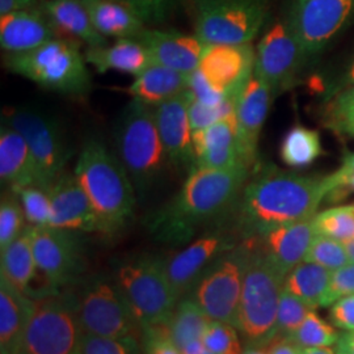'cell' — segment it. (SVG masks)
<instances>
[{"label":"cell","mask_w":354,"mask_h":354,"mask_svg":"<svg viewBox=\"0 0 354 354\" xmlns=\"http://www.w3.org/2000/svg\"><path fill=\"white\" fill-rule=\"evenodd\" d=\"M269 354H304V348L289 339H277L269 345Z\"/></svg>","instance_id":"52"},{"label":"cell","mask_w":354,"mask_h":354,"mask_svg":"<svg viewBox=\"0 0 354 354\" xmlns=\"http://www.w3.org/2000/svg\"><path fill=\"white\" fill-rule=\"evenodd\" d=\"M24 210L12 190L3 193L0 203V251L10 245L24 230Z\"/></svg>","instance_id":"38"},{"label":"cell","mask_w":354,"mask_h":354,"mask_svg":"<svg viewBox=\"0 0 354 354\" xmlns=\"http://www.w3.org/2000/svg\"><path fill=\"white\" fill-rule=\"evenodd\" d=\"M268 15V0H196V36L205 45L251 44Z\"/></svg>","instance_id":"9"},{"label":"cell","mask_w":354,"mask_h":354,"mask_svg":"<svg viewBox=\"0 0 354 354\" xmlns=\"http://www.w3.org/2000/svg\"><path fill=\"white\" fill-rule=\"evenodd\" d=\"M329 121L336 130L354 138V86L342 88L330 102Z\"/></svg>","instance_id":"44"},{"label":"cell","mask_w":354,"mask_h":354,"mask_svg":"<svg viewBox=\"0 0 354 354\" xmlns=\"http://www.w3.org/2000/svg\"><path fill=\"white\" fill-rule=\"evenodd\" d=\"M12 192L16 193L21 203L29 226L45 227L50 225L51 200L49 190L38 185H28Z\"/></svg>","instance_id":"37"},{"label":"cell","mask_w":354,"mask_h":354,"mask_svg":"<svg viewBox=\"0 0 354 354\" xmlns=\"http://www.w3.org/2000/svg\"><path fill=\"white\" fill-rule=\"evenodd\" d=\"M304 261L324 266L330 272H335L351 263L344 243L317 234L307 251Z\"/></svg>","instance_id":"40"},{"label":"cell","mask_w":354,"mask_h":354,"mask_svg":"<svg viewBox=\"0 0 354 354\" xmlns=\"http://www.w3.org/2000/svg\"><path fill=\"white\" fill-rule=\"evenodd\" d=\"M150 53L152 62L184 74L193 73L201 61L205 44L196 35L146 28L137 37Z\"/></svg>","instance_id":"21"},{"label":"cell","mask_w":354,"mask_h":354,"mask_svg":"<svg viewBox=\"0 0 354 354\" xmlns=\"http://www.w3.org/2000/svg\"><path fill=\"white\" fill-rule=\"evenodd\" d=\"M273 96L270 87L253 73L236 99L238 146L243 165L250 168L256 160L259 138Z\"/></svg>","instance_id":"19"},{"label":"cell","mask_w":354,"mask_h":354,"mask_svg":"<svg viewBox=\"0 0 354 354\" xmlns=\"http://www.w3.org/2000/svg\"><path fill=\"white\" fill-rule=\"evenodd\" d=\"M250 167L209 169L194 167L176 194L150 216L149 230L156 241H189L197 228L222 214L241 194Z\"/></svg>","instance_id":"1"},{"label":"cell","mask_w":354,"mask_h":354,"mask_svg":"<svg viewBox=\"0 0 354 354\" xmlns=\"http://www.w3.org/2000/svg\"><path fill=\"white\" fill-rule=\"evenodd\" d=\"M142 342L145 354H181L169 340L165 326H158L142 330Z\"/></svg>","instance_id":"49"},{"label":"cell","mask_w":354,"mask_h":354,"mask_svg":"<svg viewBox=\"0 0 354 354\" xmlns=\"http://www.w3.org/2000/svg\"><path fill=\"white\" fill-rule=\"evenodd\" d=\"M228 250L227 236L222 232H207L165 260L167 277L178 299L189 294L203 272Z\"/></svg>","instance_id":"18"},{"label":"cell","mask_w":354,"mask_h":354,"mask_svg":"<svg viewBox=\"0 0 354 354\" xmlns=\"http://www.w3.org/2000/svg\"><path fill=\"white\" fill-rule=\"evenodd\" d=\"M345 248H346V252H348V256H349L351 263H353L354 264V239L353 241L345 243Z\"/></svg>","instance_id":"58"},{"label":"cell","mask_w":354,"mask_h":354,"mask_svg":"<svg viewBox=\"0 0 354 354\" xmlns=\"http://www.w3.org/2000/svg\"><path fill=\"white\" fill-rule=\"evenodd\" d=\"M140 16L145 24H160L175 12L178 0H121Z\"/></svg>","instance_id":"45"},{"label":"cell","mask_w":354,"mask_h":354,"mask_svg":"<svg viewBox=\"0 0 354 354\" xmlns=\"http://www.w3.org/2000/svg\"><path fill=\"white\" fill-rule=\"evenodd\" d=\"M73 174L88 197L99 234L114 236L133 221L137 192L117 153L97 138L82 146Z\"/></svg>","instance_id":"3"},{"label":"cell","mask_w":354,"mask_h":354,"mask_svg":"<svg viewBox=\"0 0 354 354\" xmlns=\"http://www.w3.org/2000/svg\"><path fill=\"white\" fill-rule=\"evenodd\" d=\"M236 99H227L218 105H207L196 100L189 93V122L192 131L197 133L206 127H212L218 121L235 113Z\"/></svg>","instance_id":"41"},{"label":"cell","mask_w":354,"mask_h":354,"mask_svg":"<svg viewBox=\"0 0 354 354\" xmlns=\"http://www.w3.org/2000/svg\"><path fill=\"white\" fill-rule=\"evenodd\" d=\"M354 294V264L349 263L348 266L332 272L329 282L328 294L326 298V306H332L340 298L353 295Z\"/></svg>","instance_id":"47"},{"label":"cell","mask_w":354,"mask_h":354,"mask_svg":"<svg viewBox=\"0 0 354 354\" xmlns=\"http://www.w3.org/2000/svg\"><path fill=\"white\" fill-rule=\"evenodd\" d=\"M329 317L335 327L342 330H354V294L340 298L332 304Z\"/></svg>","instance_id":"50"},{"label":"cell","mask_w":354,"mask_h":354,"mask_svg":"<svg viewBox=\"0 0 354 354\" xmlns=\"http://www.w3.org/2000/svg\"><path fill=\"white\" fill-rule=\"evenodd\" d=\"M328 193L327 177L304 176L266 165L241 190V227L250 235L263 236L313 218Z\"/></svg>","instance_id":"2"},{"label":"cell","mask_w":354,"mask_h":354,"mask_svg":"<svg viewBox=\"0 0 354 354\" xmlns=\"http://www.w3.org/2000/svg\"><path fill=\"white\" fill-rule=\"evenodd\" d=\"M188 105L189 91H185L152 109L169 165L189 172L194 167V146Z\"/></svg>","instance_id":"17"},{"label":"cell","mask_w":354,"mask_h":354,"mask_svg":"<svg viewBox=\"0 0 354 354\" xmlns=\"http://www.w3.org/2000/svg\"><path fill=\"white\" fill-rule=\"evenodd\" d=\"M84 332L74 292H53L35 299L17 354H79Z\"/></svg>","instance_id":"8"},{"label":"cell","mask_w":354,"mask_h":354,"mask_svg":"<svg viewBox=\"0 0 354 354\" xmlns=\"http://www.w3.org/2000/svg\"><path fill=\"white\" fill-rule=\"evenodd\" d=\"M59 37L41 7L0 15V46L7 54L35 50Z\"/></svg>","instance_id":"23"},{"label":"cell","mask_w":354,"mask_h":354,"mask_svg":"<svg viewBox=\"0 0 354 354\" xmlns=\"http://www.w3.org/2000/svg\"><path fill=\"white\" fill-rule=\"evenodd\" d=\"M117 155L127 169L138 200H143L163 178L169 165L152 106L131 100L114 129Z\"/></svg>","instance_id":"4"},{"label":"cell","mask_w":354,"mask_h":354,"mask_svg":"<svg viewBox=\"0 0 354 354\" xmlns=\"http://www.w3.org/2000/svg\"><path fill=\"white\" fill-rule=\"evenodd\" d=\"M329 193L327 201H340L349 193H354V152L346 153L342 165L327 176Z\"/></svg>","instance_id":"46"},{"label":"cell","mask_w":354,"mask_h":354,"mask_svg":"<svg viewBox=\"0 0 354 354\" xmlns=\"http://www.w3.org/2000/svg\"><path fill=\"white\" fill-rule=\"evenodd\" d=\"M304 354H337L329 346H320V348H307L304 349Z\"/></svg>","instance_id":"56"},{"label":"cell","mask_w":354,"mask_h":354,"mask_svg":"<svg viewBox=\"0 0 354 354\" xmlns=\"http://www.w3.org/2000/svg\"><path fill=\"white\" fill-rule=\"evenodd\" d=\"M33 252L38 274L51 292L79 279L84 269L79 232L59 228L33 227Z\"/></svg>","instance_id":"14"},{"label":"cell","mask_w":354,"mask_h":354,"mask_svg":"<svg viewBox=\"0 0 354 354\" xmlns=\"http://www.w3.org/2000/svg\"><path fill=\"white\" fill-rule=\"evenodd\" d=\"M332 272L315 263L304 261L285 279L283 289L289 291L313 310L324 307Z\"/></svg>","instance_id":"33"},{"label":"cell","mask_w":354,"mask_h":354,"mask_svg":"<svg viewBox=\"0 0 354 354\" xmlns=\"http://www.w3.org/2000/svg\"><path fill=\"white\" fill-rule=\"evenodd\" d=\"M113 279L142 330L165 326L178 297L167 277L163 259L142 254L124 260L115 266Z\"/></svg>","instance_id":"7"},{"label":"cell","mask_w":354,"mask_h":354,"mask_svg":"<svg viewBox=\"0 0 354 354\" xmlns=\"http://www.w3.org/2000/svg\"><path fill=\"white\" fill-rule=\"evenodd\" d=\"M41 8L59 37L82 41L88 48L108 44V38L95 29L83 0H42Z\"/></svg>","instance_id":"26"},{"label":"cell","mask_w":354,"mask_h":354,"mask_svg":"<svg viewBox=\"0 0 354 354\" xmlns=\"http://www.w3.org/2000/svg\"><path fill=\"white\" fill-rule=\"evenodd\" d=\"M180 352H181V354H214L203 345L201 340L190 342L185 348H183Z\"/></svg>","instance_id":"54"},{"label":"cell","mask_w":354,"mask_h":354,"mask_svg":"<svg viewBox=\"0 0 354 354\" xmlns=\"http://www.w3.org/2000/svg\"><path fill=\"white\" fill-rule=\"evenodd\" d=\"M335 352L337 354H354V330H345L335 344Z\"/></svg>","instance_id":"53"},{"label":"cell","mask_w":354,"mask_h":354,"mask_svg":"<svg viewBox=\"0 0 354 354\" xmlns=\"http://www.w3.org/2000/svg\"><path fill=\"white\" fill-rule=\"evenodd\" d=\"M192 97L196 100L207 104V105H218L221 102L227 100V99H234V97H227L222 92L216 89L207 82V79L203 75V73L196 68L193 73L189 74V86H188Z\"/></svg>","instance_id":"48"},{"label":"cell","mask_w":354,"mask_h":354,"mask_svg":"<svg viewBox=\"0 0 354 354\" xmlns=\"http://www.w3.org/2000/svg\"><path fill=\"white\" fill-rule=\"evenodd\" d=\"M322 153V140L317 130L295 125L288 130L279 146V158L291 168L313 165Z\"/></svg>","instance_id":"34"},{"label":"cell","mask_w":354,"mask_h":354,"mask_svg":"<svg viewBox=\"0 0 354 354\" xmlns=\"http://www.w3.org/2000/svg\"><path fill=\"white\" fill-rule=\"evenodd\" d=\"M243 354H269V351L260 346H247L245 351H243Z\"/></svg>","instance_id":"57"},{"label":"cell","mask_w":354,"mask_h":354,"mask_svg":"<svg viewBox=\"0 0 354 354\" xmlns=\"http://www.w3.org/2000/svg\"><path fill=\"white\" fill-rule=\"evenodd\" d=\"M317 235L348 243L354 239V203L330 207L314 215Z\"/></svg>","instance_id":"35"},{"label":"cell","mask_w":354,"mask_h":354,"mask_svg":"<svg viewBox=\"0 0 354 354\" xmlns=\"http://www.w3.org/2000/svg\"><path fill=\"white\" fill-rule=\"evenodd\" d=\"M354 15V0H297L290 20L306 58L323 50Z\"/></svg>","instance_id":"15"},{"label":"cell","mask_w":354,"mask_h":354,"mask_svg":"<svg viewBox=\"0 0 354 354\" xmlns=\"http://www.w3.org/2000/svg\"><path fill=\"white\" fill-rule=\"evenodd\" d=\"M95 29L105 38H137L147 28L121 0H83Z\"/></svg>","instance_id":"30"},{"label":"cell","mask_w":354,"mask_h":354,"mask_svg":"<svg viewBox=\"0 0 354 354\" xmlns=\"http://www.w3.org/2000/svg\"><path fill=\"white\" fill-rule=\"evenodd\" d=\"M340 337V333L329 326L326 320L311 310L299 328L294 332L289 340L298 344L304 349L307 348H320V346H332Z\"/></svg>","instance_id":"36"},{"label":"cell","mask_w":354,"mask_h":354,"mask_svg":"<svg viewBox=\"0 0 354 354\" xmlns=\"http://www.w3.org/2000/svg\"><path fill=\"white\" fill-rule=\"evenodd\" d=\"M50 227L74 232H99V222L86 192L74 174L64 172L50 189Z\"/></svg>","instance_id":"20"},{"label":"cell","mask_w":354,"mask_h":354,"mask_svg":"<svg viewBox=\"0 0 354 354\" xmlns=\"http://www.w3.org/2000/svg\"><path fill=\"white\" fill-rule=\"evenodd\" d=\"M306 59L289 16L276 20L259 41L253 73L277 95L294 83Z\"/></svg>","instance_id":"13"},{"label":"cell","mask_w":354,"mask_h":354,"mask_svg":"<svg viewBox=\"0 0 354 354\" xmlns=\"http://www.w3.org/2000/svg\"><path fill=\"white\" fill-rule=\"evenodd\" d=\"M313 308L289 291H282L279 298L277 322H276V340L290 339L294 332L304 323V317Z\"/></svg>","instance_id":"39"},{"label":"cell","mask_w":354,"mask_h":354,"mask_svg":"<svg viewBox=\"0 0 354 354\" xmlns=\"http://www.w3.org/2000/svg\"><path fill=\"white\" fill-rule=\"evenodd\" d=\"M354 86V61L352 64L348 67L345 76L342 79V87L346 88V87H352Z\"/></svg>","instance_id":"55"},{"label":"cell","mask_w":354,"mask_h":354,"mask_svg":"<svg viewBox=\"0 0 354 354\" xmlns=\"http://www.w3.org/2000/svg\"><path fill=\"white\" fill-rule=\"evenodd\" d=\"M79 354H142L138 337H104L86 335Z\"/></svg>","instance_id":"42"},{"label":"cell","mask_w":354,"mask_h":354,"mask_svg":"<svg viewBox=\"0 0 354 354\" xmlns=\"http://www.w3.org/2000/svg\"><path fill=\"white\" fill-rule=\"evenodd\" d=\"M84 57L100 74L117 71L137 76L153 64L150 53L137 38H118L113 44L87 48Z\"/></svg>","instance_id":"27"},{"label":"cell","mask_w":354,"mask_h":354,"mask_svg":"<svg viewBox=\"0 0 354 354\" xmlns=\"http://www.w3.org/2000/svg\"><path fill=\"white\" fill-rule=\"evenodd\" d=\"M251 253V245L245 244L221 254L190 290V297L212 320L236 328L243 279Z\"/></svg>","instance_id":"10"},{"label":"cell","mask_w":354,"mask_h":354,"mask_svg":"<svg viewBox=\"0 0 354 354\" xmlns=\"http://www.w3.org/2000/svg\"><path fill=\"white\" fill-rule=\"evenodd\" d=\"M256 51L245 45H206L198 70L216 91L238 99L254 71Z\"/></svg>","instance_id":"16"},{"label":"cell","mask_w":354,"mask_h":354,"mask_svg":"<svg viewBox=\"0 0 354 354\" xmlns=\"http://www.w3.org/2000/svg\"><path fill=\"white\" fill-rule=\"evenodd\" d=\"M212 323V319L205 314L200 304L189 294L178 299L172 315L165 324L169 340L178 351L188 344L203 340V333Z\"/></svg>","instance_id":"32"},{"label":"cell","mask_w":354,"mask_h":354,"mask_svg":"<svg viewBox=\"0 0 354 354\" xmlns=\"http://www.w3.org/2000/svg\"><path fill=\"white\" fill-rule=\"evenodd\" d=\"M35 299L0 277V354H17Z\"/></svg>","instance_id":"28"},{"label":"cell","mask_w":354,"mask_h":354,"mask_svg":"<svg viewBox=\"0 0 354 354\" xmlns=\"http://www.w3.org/2000/svg\"><path fill=\"white\" fill-rule=\"evenodd\" d=\"M4 124L24 137L37 167L38 184L50 189L66 172L71 155L59 122L37 111L17 108L6 114Z\"/></svg>","instance_id":"12"},{"label":"cell","mask_w":354,"mask_h":354,"mask_svg":"<svg viewBox=\"0 0 354 354\" xmlns=\"http://www.w3.org/2000/svg\"><path fill=\"white\" fill-rule=\"evenodd\" d=\"M286 276L260 251H253L243 279L238 326L247 346L266 348L276 340L279 298Z\"/></svg>","instance_id":"6"},{"label":"cell","mask_w":354,"mask_h":354,"mask_svg":"<svg viewBox=\"0 0 354 354\" xmlns=\"http://www.w3.org/2000/svg\"><path fill=\"white\" fill-rule=\"evenodd\" d=\"M193 146L194 167L230 169L244 165L238 146L236 111L214 125L193 133Z\"/></svg>","instance_id":"22"},{"label":"cell","mask_w":354,"mask_h":354,"mask_svg":"<svg viewBox=\"0 0 354 354\" xmlns=\"http://www.w3.org/2000/svg\"><path fill=\"white\" fill-rule=\"evenodd\" d=\"M0 270L1 279L30 297V286L38 273L33 252L32 226H26L10 245L0 251Z\"/></svg>","instance_id":"31"},{"label":"cell","mask_w":354,"mask_h":354,"mask_svg":"<svg viewBox=\"0 0 354 354\" xmlns=\"http://www.w3.org/2000/svg\"><path fill=\"white\" fill-rule=\"evenodd\" d=\"M201 342L214 354H243L235 327L227 323L212 320Z\"/></svg>","instance_id":"43"},{"label":"cell","mask_w":354,"mask_h":354,"mask_svg":"<svg viewBox=\"0 0 354 354\" xmlns=\"http://www.w3.org/2000/svg\"><path fill=\"white\" fill-rule=\"evenodd\" d=\"M0 180L8 190L39 187L37 167L26 140L7 124H3L0 130Z\"/></svg>","instance_id":"25"},{"label":"cell","mask_w":354,"mask_h":354,"mask_svg":"<svg viewBox=\"0 0 354 354\" xmlns=\"http://www.w3.org/2000/svg\"><path fill=\"white\" fill-rule=\"evenodd\" d=\"M4 64L41 88L67 96H84L92 87L86 57L70 38H53L35 50L7 54Z\"/></svg>","instance_id":"5"},{"label":"cell","mask_w":354,"mask_h":354,"mask_svg":"<svg viewBox=\"0 0 354 354\" xmlns=\"http://www.w3.org/2000/svg\"><path fill=\"white\" fill-rule=\"evenodd\" d=\"M75 297L77 317L86 335L140 337V324L113 277L105 274L91 277Z\"/></svg>","instance_id":"11"},{"label":"cell","mask_w":354,"mask_h":354,"mask_svg":"<svg viewBox=\"0 0 354 354\" xmlns=\"http://www.w3.org/2000/svg\"><path fill=\"white\" fill-rule=\"evenodd\" d=\"M134 77V82L127 87V93L131 99L149 106H156L184 93L189 86V74L156 64L149 66Z\"/></svg>","instance_id":"29"},{"label":"cell","mask_w":354,"mask_h":354,"mask_svg":"<svg viewBox=\"0 0 354 354\" xmlns=\"http://www.w3.org/2000/svg\"><path fill=\"white\" fill-rule=\"evenodd\" d=\"M42 0H0V15L41 7Z\"/></svg>","instance_id":"51"},{"label":"cell","mask_w":354,"mask_h":354,"mask_svg":"<svg viewBox=\"0 0 354 354\" xmlns=\"http://www.w3.org/2000/svg\"><path fill=\"white\" fill-rule=\"evenodd\" d=\"M317 236L314 216L295 223L274 228L263 235V252L288 276L291 270L304 263L307 251Z\"/></svg>","instance_id":"24"}]
</instances>
